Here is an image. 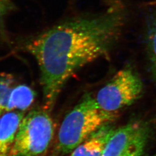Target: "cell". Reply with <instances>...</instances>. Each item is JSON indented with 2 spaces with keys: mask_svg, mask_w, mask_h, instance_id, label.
<instances>
[{
  "mask_svg": "<svg viewBox=\"0 0 156 156\" xmlns=\"http://www.w3.org/2000/svg\"><path fill=\"white\" fill-rule=\"evenodd\" d=\"M126 19L124 8L115 4L98 14L68 19L27 42L25 49L39 67L46 110L53 108L73 73L107 56L119 38Z\"/></svg>",
  "mask_w": 156,
  "mask_h": 156,
  "instance_id": "1",
  "label": "cell"
},
{
  "mask_svg": "<svg viewBox=\"0 0 156 156\" xmlns=\"http://www.w3.org/2000/svg\"><path fill=\"white\" fill-rule=\"evenodd\" d=\"M117 116L116 113L101 109L91 95H84L62 122L57 136L56 153L60 156L71 153L99 128L113 122Z\"/></svg>",
  "mask_w": 156,
  "mask_h": 156,
  "instance_id": "2",
  "label": "cell"
},
{
  "mask_svg": "<svg viewBox=\"0 0 156 156\" xmlns=\"http://www.w3.org/2000/svg\"><path fill=\"white\" fill-rule=\"evenodd\" d=\"M53 120L43 109L30 112L17 129L9 156H41L48 151L54 136Z\"/></svg>",
  "mask_w": 156,
  "mask_h": 156,
  "instance_id": "3",
  "label": "cell"
},
{
  "mask_svg": "<svg viewBox=\"0 0 156 156\" xmlns=\"http://www.w3.org/2000/svg\"><path fill=\"white\" fill-rule=\"evenodd\" d=\"M143 91L140 76L129 67L118 71L98 92L95 98L101 109L116 113L137 100Z\"/></svg>",
  "mask_w": 156,
  "mask_h": 156,
  "instance_id": "4",
  "label": "cell"
},
{
  "mask_svg": "<svg viewBox=\"0 0 156 156\" xmlns=\"http://www.w3.org/2000/svg\"><path fill=\"white\" fill-rule=\"evenodd\" d=\"M150 133L149 126L134 120L115 129L102 156H142Z\"/></svg>",
  "mask_w": 156,
  "mask_h": 156,
  "instance_id": "5",
  "label": "cell"
},
{
  "mask_svg": "<svg viewBox=\"0 0 156 156\" xmlns=\"http://www.w3.org/2000/svg\"><path fill=\"white\" fill-rule=\"evenodd\" d=\"M115 128L107 123L99 128L70 153L69 156H102Z\"/></svg>",
  "mask_w": 156,
  "mask_h": 156,
  "instance_id": "6",
  "label": "cell"
},
{
  "mask_svg": "<svg viewBox=\"0 0 156 156\" xmlns=\"http://www.w3.org/2000/svg\"><path fill=\"white\" fill-rule=\"evenodd\" d=\"M24 112H7L0 117V156H9Z\"/></svg>",
  "mask_w": 156,
  "mask_h": 156,
  "instance_id": "7",
  "label": "cell"
},
{
  "mask_svg": "<svg viewBox=\"0 0 156 156\" xmlns=\"http://www.w3.org/2000/svg\"><path fill=\"white\" fill-rule=\"evenodd\" d=\"M35 92L26 84L15 85L9 97L6 112H24L31 106L35 99Z\"/></svg>",
  "mask_w": 156,
  "mask_h": 156,
  "instance_id": "8",
  "label": "cell"
},
{
  "mask_svg": "<svg viewBox=\"0 0 156 156\" xmlns=\"http://www.w3.org/2000/svg\"><path fill=\"white\" fill-rule=\"evenodd\" d=\"M15 85V79L11 75H0V115L6 112L9 94Z\"/></svg>",
  "mask_w": 156,
  "mask_h": 156,
  "instance_id": "9",
  "label": "cell"
},
{
  "mask_svg": "<svg viewBox=\"0 0 156 156\" xmlns=\"http://www.w3.org/2000/svg\"><path fill=\"white\" fill-rule=\"evenodd\" d=\"M147 44L152 66L156 73V17L149 25L147 34Z\"/></svg>",
  "mask_w": 156,
  "mask_h": 156,
  "instance_id": "10",
  "label": "cell"
},
{
  "mask_svg": "<svg viewBox=\"0 0 156 156\" xmlns=\"http://www.w3.org/2000/svg\"><path fill=\"white\" fill-rule=\"evenodd\" d=\"M13 6L9 0H0V26L6 15L11 11Z\"/></svg>",
  "mask_w": 156,
  "mask_h": 156,
  "instance_id": "11",
  "label": "cell"
},
{
  "mask_svg": "<svg viewBox=\"0 0 156 156\" xmlns=\"http://www.w3.org/2000/svg\"><path fill=\"white\" fill-rule=\"evenodd\" d=\"M156 156V155H154V156Z\"/></svg>",
  "mask_w": 156,
  "mask_h": 156,
  "instance_id": "12",
  "label": "cell"
},
{
  "mask_svg": "<svg viewBox=\"0 0 156 156\" xmlns=\"http://www.w3.org/2000/svg\"></svg>",
  "mask_w": 156,
  "mask_h": 156,
  "instance_id": "13",
  "label": "cell"
}]
</instances>
